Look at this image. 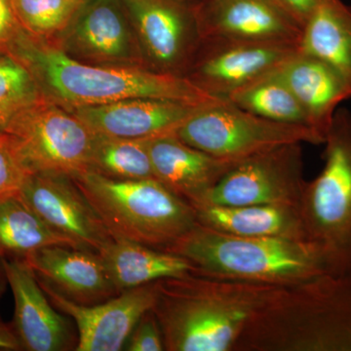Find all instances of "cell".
I'll return each mask as SVG.
<instances>
[{
  "label": "cell",
  "instance_id": "1",
  "mask_svg": "<svg viewBox=\"0 0 351 351\" xmlns=\"http://www.w3.org/2000/svg\"><path fill=\"white\" fill-rule=\"evenodd\" d=\"M152 311L167 351H232L277 286L189 274L156 282Z\"/></svg>",
  "mask_w": 351,
  "mask_h": 351
},
{
  "label": "cell",
  "instance_id": "2",
  "mask_svg": "<svg viewBox=\"0 0 351 351\" xmlns=\"http://www.w3.org/2000/svg\"><path fill=\"white\" fill-rule=\"evenodd\" d=\"M13 52L32 69L43 93L66 108L133 99H161L193 105L218 100L184 76L144 66L84 63L69 56L59 46L44 43L27 34Z\"/></svg>",
  "mask_w": 351,
  "mask_h": 351
},
{
  "label": "cell",
  "instance_id": "3",
  "mask_svg": "<svg viewBox=\"0 0 351 351\" xmlns=\"http://www.w3.org/2000/svg\"><path fill=\"white\" fill-rule=\"evenodd\" d=\"M232 351H351V276L277 289Z\"/></svg>",
  "mask_w": 351,
  "mask_h": 351
},
{
  "label": "cell",
  "instance_id": "4",
  "mask_svg": "<svg viewBox=\"0 0 351 351\" xmlns=\"http://www.w3.org/2000/svg\"><path fill=\"white\" fill-rule=\"evenodd\" d=\"M167 252L186 258L195 274L277 287L331 274L326 258L308 239L239 237L199 223Z\"/></svg>",
  "mask_w": 351,
  "mask_h": 351
},
{
  "label": "cell",
  "instance_id": "5",
  "mask_svg": "<svg viewBox=\"0 0 351 351\" xmlns=\"http://www.w3.org/2000/svg\"><path fill=\"white\" fill-rule=\"evenodd\" d=\"M71 178L112 239L167 251L198 225L195 208L156 179L115 180L93 171Z\"/></svg>",
  "mask_w": 351,
  "mask_h": 351
},
{
  "label": "cell",
  "instance_id": "6",
  "mask_svg": "<svg viewBox=\"0 0 351 351\" xmlns=\"http://www.w3.org/2000/svg\"><path fill=\"white\" fill-rule=\"evenodd\" d=\"M324 167L306 182L300 212L306 237L334 276H351V112L337 110L325 136Z\"/></svg>",
  "mask_w": 351,
  "mask_h": 351
},
{
  "label": "cell",
  "instance_id": "7",
  "mask_svg": "<svg viewBox=\"0 0 351 351\" xmlns=\"http://www.w3.org/2000/svg\"><path fill=\"white\" fill-rule=\"evenodd\" d=\"M176 135L200 151L237 160L279 145H323L325 141L309 127L263 119L225 99L203 105Z\"/></svg>",
  "mask_w": 351,
  "mask_h": 351
},
{
  "label": "cell",
  "instance_id": "8",
  "mask_svg": "<svg viewBox=\"0 0 351 351\" xmlns=\"http://www.w3.org/2000/svg\"><path fill=\"white\" fill-rule=\"evenodd\" d=\"M6 133L15 138L32 174L75 177L90 170L93 132L71 110L45 95L21 113Z\"/></svg>",
  "mask_w": 351,
  "mask_h": 351
},
{
  "label": "cell",
  "instance_id": "9",
  "mask_svg": "<svg viewBox=\"0 0 351 351\" xmlns=\"http://www.w3.org/2000/svg\"><path fill=\"white\" fill-rule=\"evenodd\" d=\"M301 145H279L242 159L199 204L300 207L306 182Z\"/></svg>",
  "mask_w": 351,
  "mask_h": 351
},
{
  "label": "cell",
  "instance_id": "10",
  "mask_svg": "<svg viewBox=\"0 0 351 351\" xmlns=\"http://www.w3.org/2000/svg\"><path fill=\"white\" fill-rule=\"evenodd\" d=\"M299 46L202 38L184 77L214 98L225 99L240 88L276 71Z\"/></svg>",
  "mask_w": 351,
  "mask_h": 351
},
{
  "label": "cell",
  "instance_id": "11",
  "mask_svg": "<svg viewBox=\"0 0 351 351\" xmlns=\"http://www.w3.org/2000/svg\"><path fill=\"white\" fill-rule=\"evenodd\" d=\"M149 69L184 76L201 40L195 7L186 0H125Z\"/></svg>",
  "mask_w": 351,
  "mask_h": 351
},
{
  "label": "cell",
  "instance_id": "12",
  "mask_svg": "<svg viewBox=\"0 0 351 351\" xmlns=\"http://www.w3.org/2000/svg\"><path fill=\"white\" fill-rule=\"evenodd\" d=\"M19 195L51 230L68 239L73 248L99 253L113 239L71 176L32 173Z\"/></svg>",
  "mask_w": 351,
  "mask_h": 351
},
{
  "label": "cell",
  "instance_id": "13",
  "mask_svg": "<svg viewBox=\"0 0 351 351\" xmlns=\"http://www.w3.org/2000/svg\"><path fill=\"white\" fill-rule=\"evenodd\" d=\"M61 36L59 47L78 61L147 66L137 34L119 0H83Z\"/></svg>",
  "mask_w": 351,
  "mask_h": 351
},
{
  "label": "cell",
  "instance_id": "14",
  "mask_svg": "<svg viewBox=\"0 0 351 351\" xmlns=\"http://www.w3.org/2000/svg\"><path fill=\"white\" fill-rule=\"evenodd\" d=\"M53 306L71 317L77 327V351L124 350L140 318L156 302V282L129 289L93 306H82L66 299L38 280Z\"/></svg>",
  "mask_w": 351,
  "mask_h": 351
},
{
  "label": "cell",
  "instance_id": "15",
  "mask_svg": "<svg viewBox=\"0 0 351 351\" xmlns=\"http://www.w3.org/2000/svg\"><path fill=\"white\" fill-rule=\"evenodd\" d=\"M201 38L299 46L302 25L276 0H202L195 5Z\"/></svg>",
  "mask_w": 351,
  "mask_h": 351
},
{
  "label": "cell",
  "instance_id": "16",
  "mask_svg": "<svg viewBox=\"0 0 351 351\" xmlns=\"http://www.w3.org/2000/svg\"><path fill=\"white\" fill-rule=\"evenodd\" d=\"M12 291L15 311L12 326L22 350L64 351L77 346L69 320L54 308L36 272L23 258H0Z\"/></svg>",
  "mask_w": 351,
  "mask_h": 351
},
{
  "label": "cell",
  "instance_id": "17",
  "mask_svg": "<svg viewBox=\"0 0 351 351\" xmlns=\"http://www.w3.org/2000/svg\"><path fill=\"white\" fill-rule=\"evenodd\" d=\"M203 105L161 99H133L69 110L95 134L152 140L176 134Z\"/></svg>",
  "mask_w": 351,
  "mask_h": 351
},
{
  "label": "cell",
  "instance_id": "18",
  "mask_svg": "<svg viewBox=\"0 0 351 351\" xmlns=\"http://www.w3.org/2000/svg\"><path fill=\"white\" fill-rule=\"evenodd\" d=\"M154 178L191 206L199 204L239 162L212 156L182 142L176 134L152 138Z\"/></svg>",
  "mask_w": 351,
  "mask_h": 351
},
{
  "label": "cell",
  "instance_id": "19",
  "mask_svg": "<svg viewBox=\"0 0 351 351\" xmlns=\"http://www.w3.org/2000/svg\"><path fill=\"white\" fill-rule=\"evenodd\" d=\"M39 281L66 299L82 304H101L119 294L98 253L52 245L25 258Z\"/></svg>",
  "mask_w": 351,
  "mask_h": 351
},
{
  "label": "cell",
  "instance_id": "20",
  "mask_svg": "<svg viewBox=\"0 0 351 351\" xmlns=\"http://www.w3.org/2000/svg\"><path fill=\"white\" fill-rule=\"evenodd\" d=\"M276 71L301 104L311 128L325 138L339 104L351 98L350 88L329 64L300 49Z\"/></svg>",
  "mask_w": 351,
  "mask_h": 351
},
{
  "label": "cell",
  "instance_id": "21",
  "mask_svg": "<svg viewBox=\"0 0 351 351\" xmlns=\"http://www.w3.org/2000/svg\"><path fill=\"white\" fill-rule=\"evenodd\" d=\"M193 207L197 223L217 232L239 237L307 239L299 207L280 204Z\"/></svg>",
  "mask_w": 351,
  "mask_h": 351
},
{
  "label": "cell",
  "instance_id": "22",
  "mask_svg": "<svg viewBox=\"0 0 351 351\" xmlns=\"http://www.w3.org/2000/svg\"><path fill=\"white\" fill-rule=\"evenodd\" d=\"M98 254L119 293L159 279L195 274L193 265L182 256L128 240L113 239Z\"/></svg>",
  "mask_w": 351,
  "mask_h": 351
},
{
  "label": "cell",
  "instance_id": "23",
  "mask_svg": "<svg viewBox=\"0 0 351 351\" xmlns=\"http://www.w3.org/2000/svg\"><path fill=\"white\" fill-rule=\"evenodd\" d=\"M299 49L329 64L351 91V6L322 0L302 27Z\"/></svg>",
  "mask_w": 351,
  "mask_h": 351
},
{
  "label": "cell",
  "instance_id": "24",
  "mask_svg": "<svg viewBox=\"0 0 351 351\" xmlns=\"http://www.w3.org/2000/svg\"><path fill=\"white\" fill-rule=\"evenodd\" d=\"M52 245L73 247L25 204L19 193L0 199V258H23Z\"/></svg>",
  "mask_w": 351,
  "mask_h": 351
},
{
  "label": "cell",
  "instance_id": "25",
  "mask_svg": "<svg viewBox=\"0 0 351 351\" xmlns=\"http://www.w3.org/2000/svg\"><path fill=\"white\" fill-rule=\"evenodd\" d=\"M276 69L240 88L228 100L263 119L311 128L301 104Z\"/></svg>",
  "mask_w": 351,
  "mask_h": 351
},
{
  "label": "cell",
  "instance_id": "26",
  "mask_svg": "<svg viewBox=\"0 0 351 351\" xmlns=\"http://www.w3.org/2000/svg\"><path fill=\"white\" fill-rule=\"evenodd\" d=\"M149 142L94 133L89 171L115 180L156 179Z\"/></svg>",
  "mask_w": 351,
  "mask_h": 351
},
{
  "label": "cell",
  "instance_id": "27",
  "mask_svg": "<svg viewBox=\"0 0 351 351\" xmlns=\"http://www.w3.org/2000/svg\"><path fill=\"white\" fill-rule=\"evenodd\" d=\"M43 95L24 60L12 51H0V133Z\"/></svg>",
  "mask_w": 351,
  "mask_h": 351
},
{
  "label": "cell",
  "instance_id": "28",
  "mask_svg": "<svg viewBox=\"0 0 351 351\" xmlns=\"http://www.w3.org/2000/svg\"><path fill=\"white\" fill-rule=\"evenodd\" d=\"M83 0H12L14 11L25 34L46 40L62 34Z\"/></svg>",
  "mask_w": 351,
  "mask_h": 351
},
{
  "label": "cell",
  "instance_id": "29",
  "mask_svg": "<svg viewBox=\"0 0 351 351\" xmlns=\"http://www.w3.org/2000/svg\"><path fill=\"white\" fill-rule=\"evenodd\" d=\"M32 173L21 156L15 138L0 133V199L18 195Z\"/></svg>",
  "mask_w": 351,
  "mask_h": 351
},
{
  "label": "cell",
  "instance_id": "30",
  "mask_svg": "<svg viewBox=\"0 0 351 351\" xmlns=\"http://www.w3.org/2000/svg\"><path fill=\"white\" fill-rule=\"evenodd\" d=\"M124 350L129 351L165 350L163 334L154 311L145 313L134 327Z\"/></svg>",
  "mask_w": 351,
  "mask_h": 351
},
{
  "label": "cell",
  "instance_id": "31",
  "mask_svg": "<svg viewBox=\"0 0 351 351\" xmlns=\"http://www.w3.org/2000/svg\"><path fill=\"white\" fill-rule=\"evenodd\" d=\"M25 34L12 0H0V51H13Z\"/></svg>",
  "mask_w": 351,
  "mask_h": 351
},
{
  "label": "cell",
  "instance_id": "32",
  "mask_svg": "<svg viewBox=\"0 0 351 351\" xmlns=\"http://www.w3.org/2000/svg\"><path fill=\"white\" fill-rule=\"evenodd\" d=\"M295 20L304 27L322 0H276Z\"/></svg>",
  "mask_w": 351,
  "mask_h": 351
},
{
  "label": "cell",
  "instance_id": "33",
  "mask_svg": "<svg viewBox=\"0 0 351 351\" xmlns=\"http://www.w3.org/2000/svg\"><path fill=\"white\" fill-rule=\"evenodd\" d=\"M0 350H22L12 326L11 324H4L3 322L0 323Z\"/></svg>",
  "mask_w": 351,
  "mask_h": 351
},
{
  "label": "cell",
  "instance_id": "34",
  "mask_svg": "<svg viewBox=\"0 0 351 351\" xmlns=\"http://www.w3.org/2000/svg\"><path fill=\"white\" fill-rule=\"evenodd\" d=\"M6 284L5 272H4L3 265H2L1 260H0V297H1L2 293H3ZM0 323H2L1 320H0Z\"/></svg>",
  "mask_w": 351,
  "mask_h": 351
},
{
  "label": "cell",
  "instance_id": "35",
  "mask_svg": "<svg viewBox=\"0 0 351 351\" xmlns=\"http://www.w3.org/2000/svg\"><path fill=\"white\" fill-rule=\"evenodd\" d=\"M186 1H188L189 3H191V5L195 6L197 5L199 2L202 1V0H186Z\"/></svg>",
  "mask_w": 351,
  "mask_h": 351
}]
</instances>
